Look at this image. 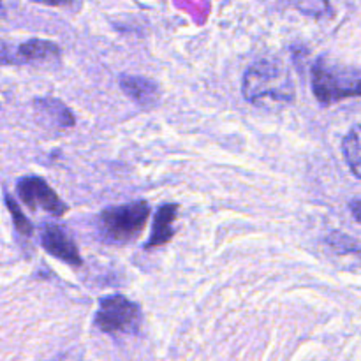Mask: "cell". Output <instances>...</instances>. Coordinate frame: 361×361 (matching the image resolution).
<instances>
[{
    "label": "cell",
    "mask_w": 361,
    "mask_h": 361,
    "mask_svg": "<svg viewBox=\"0 0 361 361\" xmlns=\"http://www.w3.org/2000/svg\"><path fill=\"white\" fill-rule=\"evenodd\" d=\"M34 108L46 123L56 129H73L76 123L71 108L63 104L60 99L39 97L34 101Z\"/></svg>",
    "instance_id": "cell-10"
},
{
    "label": "cell",
    "mask_w": 361,
    "mask_h": 361,
    "mask_svg": "<svg viewBox=\"0 0 361 361\" xmlns=\"http://www.w3.org/2000/svg\"><path fill=\"white\" fill-rule=\"evenodd\" d=\"M120 88L130 101L136 102L143 109L155 108L161 101V90H159L157 83L148 78L123 74L120 76Z\"/></svg>",
    "instance_id": "cell-8"
},
{
    "label": "cell",
    "mask_w": 361,
    "mask_h": 361,
    "mask_svg": "<svg viewBox=\"0 0 361 361\" xmlns=\"http://www.w3.org/2000/svg\"><path fill=\"white\" fill-rule=\"evenodd\" d=\"M34 2L46 4V6H55V7H60V6H67V4H71V0H34Z\"/></svg>",
    "instance_id": "cell-15"
},
{
    "label": "cell",
    "mask_w": 361,
    "mask_h": 361,
    "mask_svg": "<svg viewBox=\"0 0 361 361\" xmlns=\"http://www.w3.org/2000/svg\"><path fill=\"white\" fill-rule=\"evenodd\" d=\"M141 307L123 295H109L101 298L94 324L99 331L109 335H136L141 328Z\"/></svg>",
    "instance_id": "cell-4"
},
{
    "label": "cell",
    "mask_w": 361,
    "mask_h": 361,
    "mask_svg": "<svg viewBox=\"0 0 361 361\" xmlns=\"http://www.w3.org/2000/svg\"><path fill=\"white\" fill-rule=\"evenodd\" d=\"M60 56V48L46 39H30L21 44L0 41V66H30L53 62Z\"/></svg>",
    "instance_id": "cell-6"
},
{
    "label": "cell",
    "mask_w": 361,
    "mask_h": 361,
    "mask_svg": "<svg viewBox=\"0 0 361 361\" xmlns=\"http://www.w3.org/2000/svg\"><path fill=\"white\" fill-rule=\"evenodd\" d=\"M342 154L353 175L361 180V123L345 134L342 141Z\"/></svg>",
    "instance_id": "cell-11"
},
{
    "label": "cell",
    "mask_w": 361,
    "mask_h": 361,
    "mask_svg": "<svg viewBox=\"0 0 361 361\" xmlns=\"http://www.w3.org/2000/svg\"><path fill=\"white\" fill-rule=\"evenodd\" d=\"M16 192L21 203L30 208V210L41 208V210L53 215V217H62L69 210L66 201L60 200L59 194L41 176H23V178H20L16 183Z\"/></svg>",
    "instance_id": "cell-5"
},
{
    "label": "cell",
    "mask_w": 361,
    "mask_h": 361,
    "mask_svg": "<svg viewBox=\"0 0 361 361\" xmlns=\"http://www.w3.org/2000/svg\"><path fill=\"white\" fill-rule=\"evenodd\" d=\"M6 204H7V208H9V214H11V217H13V224H14V228H16V231L20 233L21 236H27L28 238V236L34 233V226H32V222L25 217V214L21 212V208L18 207V203L9 196V194H6Z\"/></svg>",
    "instance_id": "cell-13"
},
{
    "label": "cell",
    "mask_w": 361,
    "mask_h": 361,
    "mask_svg": "<svg viewBox=\"0 0 361 361\" xmlns=\"http://www.w3.org/2000/svg\"><path fill=\"white\" fill-rule=\"evenodd\" d=\"M242 94L254 106H286L295 101V80L284 63L277 60H257L245 71Z\"/></svg>",
    "instance_id": "cell-1"
},
{
    "label": "cell",
    "mask_w": 361,
    "mask_h": 361,
    "mask_svg": "<svg viewBox=\"0 0 361 361\" xmlns=\"http://www.w3.org/2000/svg\"><path fill=\"white\" fill-rule=\"evenodd\" d=\"M150 212L147 201H133L104 208L97 217L99 236L109 245H127L140 238Z\"/></svg>",
    "instance_id": "cell-2"
},
{
    "label": "cell",
    "mask_w": 361,
    "mask_h": 361,
    "mask_svg": "<svg viewBox=\"0 0 361 361\" xmlns=\"http://www.w3.org/2000/svg\"><path fill=\"white\" fill-rule=\"evenodd\" d=\"M312 92L323 106L361 95V71L345 67L328 59H317L310 73Z\"/></svg>",
    "instance_id": "cell-3"
},
{
    "label": "cell",
    "mask_w": 361,
    "mask_h": 361,
    "mask_svg": "<svg viewBox=\"0 0 361 361\" xmlns=\"http://www.w3.org/2000/svg\"><path fill=\"white\" fill-rule=\"evenodd\" d=\"M178 217V207L173 203L162 204L154 215V226H152V235L148 242L145 243V249H155L169 243L175 236V221Z\"/></svg>",
    "instance_id": "cell-9"
},
{
    "label": "cell",
    "mask_w": 361,
    "mask_h": 361,
    "mask_svg": "<svg viewBox=\"0 0 361 361\" xmlns=\"http://www.w3.org/2000/svg\"><path fill=\"white\" fill-rule=\"evenodd\" d=\"M39 243L49 256L56 257L62 263L71 264V267H81L83 264L76 242L59 224H53V222L42 224L41 229H39Z\"/></svg>",
    "instance_id": "cell-7"
},
{
    "label": "cell",
    "mask_w": 361,
    "mask_h": 361,
    "mask_svg": "<svg viewBox=\"0 0 361 361\" xmlns=\"http://www.w3.org/2000/svg\"><path fill=\"white\" fill-rule=\"evenodd\" d=\"M326 245L334 249L338 254H355V256H361V242L360 240L353 238V236L344 235V233L334 231L326 236Z\"/></svg>",
    "instance_id": "cell-12"
},
{
    "label": "cell",
    "mask_w": 361,
    "mask_h": 361,
    "mask_svg": "<svg viewBox=\"0 0 361 361\" xmlns=\"http://www.w3.org/2000/svg\"><path fill=\"white\" fill-rule=\"evenodd\" d=\"M349 210H351L353 217L361 224V200H353L351 203H349Z\"/></svg>",
    "instance_id": "cell-14"
}]
</instances>
